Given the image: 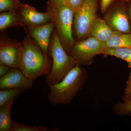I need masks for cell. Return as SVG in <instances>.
Masks as SVG:
<instances>
[{
	"label": "cell",
	"instance_id": "6da1fadb",
	"mask_svg": "<svg viewBox=\"0 0 131 131\" xmlns=\"http://www.w3.org/2000/svg\"><path fill=\"white\" fill-rule=\"evenodd\" d=\"M21 42L23 54L21 70L27 77L34 81L50 71L49 57L46 56L34 39L29 35Z\"/></svg>",
	"mask_w": 131,
	"mask_h": 131
},
{
	"label": "cell",
	"instance_id": "7a4b0ae2",
	"mask_svg": "<svg viewBox=\"0 0 131 131\" xmlns=\"http://www.w3.org/2000/svg\"><path fill=\"white\" fill-rule=\"evenodd\" d=\"M49 54L52 58V62L51 69L45 80V82L48 86L61 81L72 69L78 64L66 51L55 28L50 41Z\"/></svg>",
	"mask_w": 131,
	"mask_h": 131
},
{
	"label": "cell",
	"instance_id": "3957f363",
	"mask_svg": "<svg viewBox=\"0 0 131 131\" xmlns=\"http://www.w3.org/2000/svg\"><path fill=\"white\" fill-rule=\"evenodd\" d=\"M85 75L84 70L78 64L61 81L49 85L47 98L50 103L53 105L70 103L82 86Z\"/></svg>",
	"mask_w": 131,
	"mask_h": 131
},
{
	"label": "cell",
	"instance_id": "277c9868",
	"mask_svg": "<svg viewBox=\"0 0 131 131\" xmlns=\"http://www.w3.org/2000/svg\"><path fill=\"white\" fill-rule=\"evenodd\" d=\"M47 12L50 15L51 21L54 24L66 51H70L75 43L72 29L74 12L68 4L57 7L50 0L47 2Z\"/></svg>",
	"mask_w": 131,
	"mask_h": 131
},
{
	"label": "cell",
	"instance_id": "5b68a950",
	"mask_svg": "<svg viewBox=\"0 0 131 131\" xmlns=\"http://www.w3.org/2000/svg\"><path fill=\"white\" fill-rule=\"evenodd\" d=\"M98 0H85L75 12L74 18V29L79 39L88 35L90 28L94 20Z\"/></svg>",
	"mask_w": 131,
	"mask_h": 131
},
{
	"label": "cell",
	"instance_id": "8992f818",
	"mask_svg": "<svg viewBox=\"0 0 131 131\" xmlns=\"http://www.w3.org/2000/svg\"><path fill=\"white\" fill-rule=\"evenodd\" d=\"M5 33L1 34L0 64L21 70L23 51L21 42L10 39Z\"/></svg>",
	"mask_w": 131,
	"mask_h": 131
},
{
	"label": "cell",
	"instance_id": "52a82bcc",
	"mask_svg": "<svg viewBox=\"0 0 131 131\" xmlns=\"http://www.w3.org/2000/svg\"><path fill=\"white\" fill-rule=\"evenodd\" d=\"M116 1L112 9L106 15V21L114 31L130 33L131 24L126 0Z\"/></svg>",
	"mask_w": 131,
	"mask_h": 131
},
{
	"label": "cell",
	"instance_id": "ba28073f",
	"mask_svg": "<svg viewBox=\"0 0 131 131\" xmlns=\"http://www.w3.org/2000/svg\"><path fill=\"white\" fill-rule=\"evenodd\" d=\"M105 48L103 43L90 37L88 38L75 42L70 51L71 56L77 63H84L94 57L103 54Z\"/></svg>",
	"mask_w": 131,
	"mask_h": 131
},
{
	"label": "cell",
	"instance_id": "9c48e42d",
	"mask_svg": "<svg viewBox=\"0 0 131 131\" xmlns=\"http://www.w3.org/2000/svg\"><path fill=\"white\" fill-rule=\"evenodd\" d=\"M25 27L46 56L49 57L51 36L55 28L54 23L51 21L44 25H27Z\"/></svg>",
	"mask_w": 131,
	"mask_h": 131
},
{
	"label": "cell",
	"instance_id": "30bf717a",
	"mask_svg": "<svg viewBox=\"0 0 131 131\" xmlns=\"http://www.w3.org/2000/svg\"><path fill=\"white\" fill-rule=\"evenodd\" d=\"M33 81L25 76L19 69L12 68L6 74L0 77V89H19L26 90L33 84Z\"/></svg>",
	"mask_w": 131,
	"mask_h": 131
},
{
	"label": "cell",
	"instance_id": "8fae6325",
	"mask_svg": "<svg viewBox=\"0 0 131 131\" xmlns=\"http://www.w3.org/2000/svg\"><path fill=\"white\" fill-rule=\"evenodd\" d=\"M17 12L26 26L40 25L51 21L49 12H38L36 8L28 4L21 3Z\"/></svg>",
	"mask_w": 131,
	"mask_h": 131
},
{
	"label": "cell",
	"instance_id": "7c38bea8",
	"mask_svg": "<svg viewBox=\"0 0 131 131\" xmlns=\"http://www.w3.org/2000/svg\"><path fill=\"white\" fill-rule=\"evenodd\" d=\"M113 31L105 20L96 18L90 27L88 35L103 43L110 37Z\"/></svg>",
	"mask_w": 131,
	"mask_h": 131
},
{
	"label": "cell",
	"instance_id": "4fadbf2b",
	"mask_svg": "<svg viewBox=\"0 0 131 131\" xmlns=\"http://www.w3.org/2000/svg\"><path fill=\"white\" fill-rule=\"evenodd\" d=\"M103 45L104 48H131V32L125 33L113 31L110 37Z\"/></svg>",
	"mask_w": 131,
	"mask_h": 131
},
{
	"label": "cell",
	"instance_id": "5bb4252c",
	"mask_svg": "<svg viewBox=\"0 0 131 131\" xmlns=\"http://www.w3.org/2000/svg\"><path fill=\"white\" fill-rule=\"evenodd\" d=\"M25 24L17 12H4L0 14V31L15 26H25Z\"/></svg>",
	"mask_w": 131,
	"mask_h": 131
},
{
	"label": "cell",
	"instance_id": "9a60e30c",
	"mask_svg": "<svg viewBox=\"0 0 131 131\" xmlns=\"http://www.w3.org/2000/svg\"><path fill=\"white\" fill-rule=\"evenodd\" d=\"M14 101L0 108V131H12L13 121L11 119V110Z\"/></svg>",
	"mask_w": 131,
	"mask_h": 131
},
{
	"label": "cell",
	"instance_id": "2e32d148",
	"mask_svg": "<svg viewBox=\"0 0 131 131\" xmlns=\"http://www.w3.org/2000/svg\"><path fill=\"white\" fill-rule=\"evenodd\" d=\"M103 54L115 57L124 60L128 64L129 68L131 69V48H105Z\"/></svg>",
	"mask_w": 131,
	"mask_h": 131
},
{
	"label": "cell",
	"instance_id": "e0dca14e",
	"mask_svg": "<svg viewBox=\"0 0 131 131\" xmlns=\"http://www.w3.org/2000/svg\"><path fill=\"white\" fill-rule=\"evenodd\" d=\"M25 90L19 89H5L0 90V108L14 101Z\"/></svg>",
	"mask_w": 131,
	"mask_h": 131
},
{
	"label": "cell",
	"instance_id": "ac0fdd59",
	"mask_svg": "<svg viewBox=\"0 0 131 131\" xmlns=\"http://www.w3.org/2000/svg\"><path fill=\"white\" fill-rule=\"evenodd\" d=\"M59 131L57 128L51 129H47L45 127L39 125L34 126L13 122V126L12 131Z\"/></svg>",
	"mask_w": 131,
	"mask_h": 131
},
{
	"label": "cell",
	"instance_id": "d6986e66",
	"mask_svg": "<svg viewBox=\"0 0 131 131\" xmlns=\"http://www.w3.org/2000/svg\"><path fill=\"white\" fill-rule=\"evenodd\" d=\"M123 102L116 104L114 106L115 112L118 114L124 115L131 113V97L125 95Z\"/></svg>",
	"mask_w": 131,
	"mask_h": 131
},
{
	"label": "cell",
	"instance_id": "ffe728a7",
	"mask_svg": "<svg viewBox=\"0 0 131 131\" xmlns=\"http://www.w3.org/2000/svg\"><path fill=\"white\" fill-rule=\"evenodd\" d=\"M21 3L19 0H0V12H17Z\"/></svg>",
	"mask_w": 131,
	"mask_h": 131
},
{
	"label": "cell",
	"instance_id": "44dd1931",
	"mask_svg": "<svg viewBox=\"0 0 131 131\" xmlns=\"http://www.w3.org/2000/svg\"><path fill=\"white\" fill-rule=\"evenodd\" d=\"M84 1L85 0H68V4L75 13L82 5Z\"/></svg>",
	"mask_w": 131,
	"mask_h": 131
},
{
	"label": "cell",
	"instance_id": "7402d4cb",
	"mask_svg": "<svg viewBox=\"0 0 131 131\" xmlns=\"http://www.w3.org/2000/svg\"><path fill=\"white\" fill-rule=\"evenodd\" d=\"M114 0H101V9L102 12H104L108 9L110 5Z\"/></svg>",
	"mask_w": 131,
	"mask_h": 131
},
{
	"label": "cell",
	"instance_id": "603a6c76",
	"mask_svg": "<svg viewBox=\"0 0 131 131\" xmlns=\"http://www.w3.org/2000/svg\"><path fill=\"white\" fill-rule=\"evenodd\" d=\"M125 95L131 97V69L130 76L128 81L126 82V87L125 90Z\"/></svg>",
	"mask_w": 131,
	"mask_h": 131
},
{
	"label": "cell",
	"instance_id": "cb8c5ba5",
	"mask_svg": "<svg viewBox=\"0 0 131 131\" xmlns=\"http://www.w3.org/2000/svg\"><path fill=\"white\" fill-rule=\"evenodd\" d=\"M12 68L5 65L0 64V77H2L10 70Z\"/></svg>",
	"mask_w": 131,
	"mask_h": 131
},
{
	"label": "cell",
	"instance_id": "d4e9b609",
	"mask_svg": "<svg viewBox=\"0 0 131 131\" xmlns=\"http://www.w3.org/2000/svg\"><path fill=\"white\" fill-rule=\"evenodd\" d=\"M56 6L61 7L68 4V0H50Z\"/></svg>",
	"mask_w": 131,
	"mask_h": 131
},
{
	"label": "cell",
	"instance_id": "484cf974",
	"mask_svg": "<svg viewBox=\"0 0 131 131\" xmlns=\"http://www.w3.org/2000/svg\"><path fill=\"white\" fill-rule=\"evenodd\" d=\"M127 7L131 25V0H126Z\"/></svg>",
	"mask_w": 131,
	"mask_h": 131
}]
</instances>
